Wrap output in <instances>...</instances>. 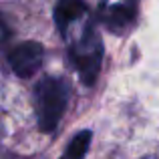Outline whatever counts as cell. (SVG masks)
<instances>
[{"mask_svg": "<svg viewBox=\"0 0 159 159\" xmlns=\"http://www.w3.org/2000/svg\"><path fill=\"white\" fill-rule=\"evenodd\" d=\"M133 2H135V0H133Z\"/></svg>", "mask_w": 159, "mask_h": 159, "instance_id": "8", "label": "cell"}, {"mask_svg": "<svg viewBox=\"0 0 159 159\" xmlns=\"http://www.w3.org/2000/svg\"><path fill=\"white\" fill-rule=\"evenodd\" d=\"M44 58V48L36 40H24L8 51V65L12 73L20 79H28L40 69Z\"/></svg>", "mask_w": 159, "mask_h": 159, "instance_id": "3", "label": "cell"}, {"mask_svg": "<svg viewBox=\"0 0 159 159\" xmlns=\"http://www.w3.org/2000/svg\"><path fill=\"white\" fill-rule=\"evenodd\" d=\"M69 57L73 66L77 69L83 85L93 87L101 73V62H103V40L101 34L95 28V22L89 20L83 28L81 36L77 43L69 47Z\"/></svg>", "mask_w": 159, "mask_h": 159, "instance_id": "2", "label": "cell"}, {"mask_svg": "<svg viewBox=\"0 0 159 159\" xmlns=\"http://www.w3.org/2000/svg\"><path fill=\"white\" fill-rule=\"evenodd\" d=\"M93 133L91 131H81L70 139V143L66 145V151L62 153V159H85L87 151H89Z\"/></svg>", "mask_w": 159, "mask_h": 159, "instance_id": "6", "label": "cell"}, {"mask_svg": "<svg viewBox=\"0 0 159 159\" xmlns=\"http://www.w3.org/2000/svg\"><path fill=\"white\" fill-rule=\"evenodd\" d=\"M12 159H20V157H12Z\"/></svg>", "mask_w": 159, "mask_h": 159, "instance_id": "7", "label": "cell"}, {"mask_svg": "<svg viewBox=\"0 0 159 159\" xmlns=\"http://www.w3.org/2000/svg\"><path fill=\"white\" fill-rule=\"evenodd\" d=\"M70 85L66 79L51 75L36 83L34 89V105H36V119L43 133H54L61 123L62 115L69 105Z\"/></svg>", "mask_w": 159, "mask_h": 159, "instance_id": "1", "label": "cell"}, {"mask_svg": "<svg viewBox=\"0 0 159 159\" xmlns=\"http://www.w3.org/2000/svg\"><path fill=\"white\" fill-rule=\"evenodd\" d=\"M137 16V8L135 4H107V6H101V10H99V22L105 24L111 32H117V34H121V32L125 30V28H129L133 24V20H135Z\"/></svg>", "mask_w": 159, "mask_h": 159, "instance_id": "4", "label": "cell"}, {"mask_svg": "<svg viewBox=\"0 0 159 159\" xmlns=\"http://www.w3.org/2000/svg\"><path fill=\"white\" fill-rule=\"evenodd\" d=\"M87 10H89V6H87L85 0H57L52 18H54L57 28L61 30V34L66 36L70 24L75 20H79L81 16H85Z\"/></svg>", "mask_w": 159, "mask_h": 159, "instance_id": "5", "label": "cell"}]
</instances>
